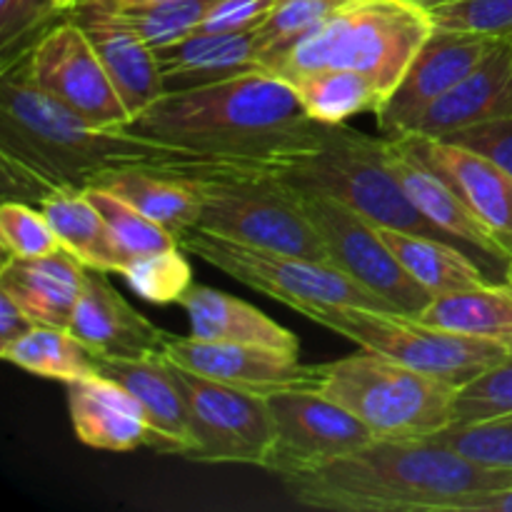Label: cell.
I'll return each mask as SVG.
<instances>
[{
	"mask_svg": "<svg viewBox=\"0 0 512 512\" xmlns=\"http://www.w3.org/2000/svg\"><path fill=\"white\" fill-rule=\"evenodd\" d=\"M0 83V165L5 200L40 205L55 190H85L105 173L140 168L198 183L253 178L245 168L135 135L128 125H93L45 95L23 63L3 70Z\"/></svg>",
	"mask_w": 512,
	"mask_h": 512,
	"instance_id": "cell-1",
	"label": "cell"
},
{
	"mask_svg": "<svg viewBox=\"0 0 512 512\" xmlns=\"http://www.w3.org/2000/svg\"><path fill=\"white\" fill-rule=\"evenodd\" d=\"M325 125L310 118L288 80L255 70L160 95L128 128L155 143L235 163L265 178L273 163L318 145Z\"/></svg>",
	"mask_w": 512,
	"mask_h": 512,
	"instance_id": "cell-2",
	"label": "cell"
},
{
	"mask_svg": "<svg viewBox=\"0 0 512 512\" xmlns=\"http://www.w3.org/2000/svg\"><path fill=\"white\" fill-rule=\"evenodd\" d=\"M295 503L343 512H455L460 500L512 488V473L433 440L373 438L353 453L278 475Z\"/></svg>",
	"mask_w": 512,
	"mask_h": 512,
	"instance_id": "cell-3",
	"label": "cell"
},
{
	"mask_svg": "<svg viewBox=\"0 0 512 512\" xmlns=\"http://www.w3.org/2000/svg\"><path fill=\"white\" fill-rule=\"evenodd\" d=\"M433 28L430 10L415 0H355L268 60L265 70L288 83L328 68L358 70L388 100Z\"/></svg>",
	"mask_w": 512,
	"mask_h": 512,
	"instance_id": "cell-4",
	"label": "cell"
},
{
	"mask_svg": "<svg viewBox=\"0 0 512 512\" xmlns=\"http://www.w3.org/2000/svg\"><path fill=\"white\" fill-rule=\"evenodd\" d=\"M265 178L293 193L338 200L380 228L430 235L458 245L408 198L390 168L388 140L383 135L370 138L345 123L325 125L318 145L273 163Z\"/></svg>",
	"mask_w": 512,
	"mask_h": 512,
	"instance_id": "cell-5",
	"label": "cell"
},
{
	"mask_svg": "<svg viewBox=\"0 0 512 512\" xmlns=\"http://www.w3.org/2000/svg\"><path fill=\"white\" fill-rule=\"evenodd\" d=\"M315 390L363 420L375 438L423 440L453 425L458 388L363 350L318 365Z\"/></svg>",
	"mask_w": 512,
	"mask_h": 512,
	"instance_id": "cell-6",
	"label": "cell"
},
{
	"mask_svg": "<svg viewBox=\"0 0 512 512\" xmlns=\"http://www.w3.org/2000/svg\"><path fill=\"white\" fill-rule=\"evenodd\" d=\"M183 253L195 255L238 283L280 300L300 315H313L325 308H368L398 313L390 303L355 283L350 275L328 260L300 258L275 250L250 248L205 230H188L178 238ZM400 315V313H398Z\"/></svg>",
	"mask_w": 512,
	"mask_h": 512,
	"instance_id": "cell-7",
	"label": "cell"
},
{
	"mask_svg": "<svg viewBox=\"0 0 512 512\" xmlns=\"http://www.w3.org/2000/svg\"><path fill=\"white\" fill-rule=\"evenodd\" d=\"M313 323L353 340L360 350L385 355V358L420 370L445 383L465 385L500 363L512 353V345L498 340L468 338L448 330L430 328L408 315L383 313L368 308H325L308 315Z\"/></svg>",
	"mask_w": 512,
	"mask_h": 512,
	"instance_id": "cell-8",
	"label": "cell"
},
{
	"mask_svg": "<svg viewBox=\"0 0 512 512\" xmlns=\"http://www.w3.org/2000/svg\"><path fill=\"white\" fill-rule=\"evenodd\" d=\"M193 185L200 203L195 230L250 248L328 260V248L293 190L270 178H213Z\"/></svg>",
	"mask_w": 512,
	"mask_h": 512,
	"instance_id": "cell-9",
	"label": "cell"
},
{
	"mask_svg": "<svg viewBox=\"0 0 512 512\" xmlns=\"http://www.w3.org/2000/svg\"><path fill=\"white\" fill-rule=\"evenodd\" d=\"M188 403L190 450L195 463H243L268 468L275 425L265 395L230 388L173 365Z\"/></svg>",
	"mask_w": 512,
	"mask_h": 512,
	"instance_id": "cell-10",
	"label": "cell"
},
{
	"mask_svg": "<svg viewBox=\"0 0 512 512\" xmlns=\"http://www.w3.org/2000/svg\"><path fill=\"white\" fill-rule=\"evenodd\" d=\"M295 195L328 248V263L393 305L400 315L415 318L428 308L433 295L390 253L378 225L325 195Z\"/></svg>",
	"mask_w": 512,
	"mask_h": 512,
	"instance_id": "cell-11",
	"label": "cell"
},
{
	"mask_svg": "<svg viewBox=\"0 0 512 512\" xmlns=\"http://www.w3.org/2000/svg\"><path fill=\"white\" fill-rule=\"evenodd\" d=\"M20 63L30 80L80 115L83 120L103 128H123L130 123V113L120 100L103 60L95 53L85 30L68 15H60Z\"/></svg>",
	"mask_w": 512,
	"mask_h": 512,
	"instance_id": "cell-12",
	"label": "cell"
},
{
	"mask_svg": "<svg viewBox=\"0 0 512 512\" xmlns=\"http://www.w3.org/2000/svg\"><path fill=\"white\" fill-rule=\"evenodd\" d=\"M275 425V448L265 470L275 475L353 453L375 438L363 420L313 388L265 395Z\"/></svg>",
	"mask_w": 512,
	"mask_h": 512,
	"instance_id": "cell-13",
	"label": "cell"
},
{
	"mask_svg": "<svg viewBox=\"0 0 512 512\" xmlns=\"http://www.w3.org/2000/svg\"><path fill=\"white\" fill-rule=\"evenodd\" d=\"M495 45H498V38H488V35L433 28V33L420 45L413 63L405 70L403 80L395 85L383 108L375 113L380 135L400 138V135L413 133L418 120L460 80L468 78L488 58Z\"/></svg>",
	"mask_w": 512,
	"mask_h": 512,
	"instance_id": "cell-14",
	"label": "cell"
},
{
	"mask_svg": "<svg viewBox=\"0 0 512 512\" xmlns=\"http://www.w3.org/2000/svg\"><path fill=\"white\" fill-rule=\"evenodd\" d=\"M163 355L178 368L258 395L290 388L315 390L318 385V365H305L295 353L265 348V345L168 335Z\"/></svg>",
	"mask_w": 512,
	"mask_h": 512,
	"instance_id": "cell-15",
	"label": "cell"
},
{
	"mask_svg": "<svg viewBox=\"0 0 512 512\" xmlns=\"http://www.w3.org/2000/svg\"><path fill=\"white\" fill-rule=\"evenodd\" d=\"M400 143L428 168L443 175L465 208L512 260V173L463 145L428 135H400Z\"/></svg>",
	"mask_w": 512,
	"mask_h": 512,
	"instance_id": "cell-16",
	"label": "cell"
},
{
	"mask_svg": "<svg viewBox=\"0 0 512 512\" xmlns=\"http://www.w3.org/2000/svg\"><path fill=\"white\" fill-rule=\"evenodd\" d=\"M65 15L73 18L90 38L120 100L128 108L130 120L138 118L163 95L155 50L135 33L133 25L120 18L118 10L103 0H80Z\"/></svg>",
	"mask_w": 512,
	"mask_h": 512,
	"instance_id": "cell-17",
	"label": "cell"
},
{
	"mask_svg": "<svg viewBox=\"0 0 512 512\" xmlns=\"http://www.w3.org/2000/svg\"><path fill=\"white\" fill-rule=\"evenodd\" d=\"M75 438L83 445L108 453L138 448L163 450V440L150 425L143 405L120 383L95 373L65 383Z\"/></svg>",
	"mask_w": 512,
	"mask_h": 512,
	"instance_id": "cell-18",
	"label": "cell"
},
{
	"mask_svg": "<svg viewBox=\"0 0 512 512\" xmlns=\"http://www.w3.org/2000/svg\"><path fill=\"white\" fill-rule=\"evenodd\" d=\"M388 140V158L390 168H393L395 178L400 180L403 190L408 193V198L413 200L415 208L430 220L438 230H443L445 235L455 240L463 250H468L470 255L478 258V263L483 265L485 273H503L508 270L510 260L505 258L503 250L495 245V240L490 238L488 230L475 220V215L465 208L463 200L458 198L453 188H450L448 180L443 175L435 173L433 168L423 163L418 155L410 153L400 140L385 138Z\"/></svg>",
	"mask_w": 512,
	"mask_h": 512,
	"instance_id": "cell-19",
	"label": "cell"
},
{
	"mask_svg": "<svg viewBox=\"0 0 512 512\" xmlns=\"http://www.w3.org/2000/svg\"><path fill=\"white\" fill-rule=\"evenodd\" d=\"M88 270L85 288L73 310L68 330L78 335L95 355L108 358H150L163 355L170 333L140 315L105 278Z\"/></svg>",
	"mask_w": 512,
	"mask_h": 512,
	"instance_id": "cell-20",
	"label": "cell"
},
{
	"mask_svg": "<svg viewBox=\"0 0 512 512\" xmlns=\"http://www.w3.org/2000/svg\"><path fill=\"white\" fill-rule=\"evenodd\" d=\"M508 115H512V40L505 38L498 40L468 78L460 80L418 120L413 133L445 138Z\"/></svg>",
	"mask_w": 512,
	"mask_h": 512,
	"instance_id": "cell-21",
	"label": "cell"
},
{
	"mask_svg": "<svg viewBox=\"0 0 512 512\" xmlns=\"http://www.w3.org/2000/svg\"><path fill=\"white\" fill-rule=\"evenodd\" d=\"M165 93L205 88L238 75L265 70L255 50V30L245 33H193L178 43L155 48Z\"/></svg>",
	"mask_w": 512,
	"mask_h": 512,
	"instance_id": "cell-22",
	"label": "cell"
},
{
	"mask_svg": "<svg viewBox=\"0 0 512 512\" xmlns=\"http://www.w3.org/2000/svg\"><path fill=\"white\" fill-rule=\"evenodd\" d=\"M98 373L123 385L148 415L150 425L163 440L165 455L183 458L190 450L188 403L175 378L173 363L165 355L150 358H108L95 355Z\"/></svg>",
	"mask_w": 512,
	"mask_h": 512,
	"instance_id": "cell-23",
	"label": "cell"
},
{
	"mask_svg": "<svg viewBox=\"0 0 512 512\" xmlns=\"http://www.w3.org/2000/svg\"><path fill=\"white\" fill-rule=\"evenodd\" d=\"M88 268L68 250L43 258H5L0 268V290L13 295L20 308L38 325L68 328Z\"/></svg>",
	"mask_w": 512,
	"mask_h": 512,
	"instance_id": "cell-24",
	"label": "cell"
},
{
	"mask_svg": "<svg viewBox=\"0 0 512 512\" xmlns=\"http://www.w3.org/2000/svg\"><path fill=\"white\" fill-rule=\"evenodd\" d=\"M178 305H183L188 313L193 338L265 345V348L285 350V353H300L298 338L290 330L260 313L255 305L233 298L223 290L193 283Z\"/></svg>",
	"mask_w": 512,
	"mask_h": 512,
	"instance_id": "cell-25",
	"label": "cell"
},
{
	"mask_svg": "<svg viewBox=\"0 0 512 512\" xmlns=\"http://www.w3.org/2000/svg\"><path fill=\"white\" fill-rule=\"evenodd\" d=\"M378 233L398 263L408 270L410 278L423 285L433 298L488 283V275L478 258L458 245L430 235L380 228V225Z\"/></svg>",
	"mask_w": 512,
	"mask_h": 512,
	"instance_id": "cell-26",
	"label": "cell"
},
{
	"mask_svg": "<svg viewBox=\"0 0 512 512\" xmlns=\"http://www.w3.org/2000/svg\"><path fill=\"white\" fill-rule=\"evenodd\" d=\"M53 225L63 250L78 263L100 273H123L128 255L120 250L108 223L88 200L85 190H55L38 205Z\"/></svg>",
	"mask_w": 512,
	"mask_h": 512,
	"instance_id": "cell-27",
	"label": "cell"
},
{
	"mask_svg": "<svg viewBox=\"0 0 512 512\" xmlns=\"http://www.w3.org/2000/svg\"><path fill=\"white\" fill-rule=\"evenodd\" d=\"M413 320L455 335L512 345V285L508 280H488L475 288L438 295Z\"/></svg>",
	"mask_w": 512,
	"mask_h": 512,
	"instance_id": "cell-28",
	"label": "cell"
},
{
	"mask_svg": "<svg viewBox=\"0 0 512 512\" xmlns=\"http://www.w3.org/2000/svg\"><path fill=\"white\" fill-rule=\"evenodd\" d=\"M95 185L128 200L133 208H138L140 213L168 228L178 238L198 225V195H195L193 185L183 183V180L163 178V175L140 168H125L105 173Z\"/></svg>",
	"mask_w": 512,
	"mask_h": 512,
	"instance_id": "cell-29",
	"label": "cell"
},
{
	"mask_svg": "<svg viewBox=\"0 0 512 512\" xmlns=\"http://www.w3.org/2000/svg\"><path fill=\"white\" fill-rule=\"evenodd\" d=\"M0 358L38 378L70 383L98 373L95 353L68 328L35 325L30 333L0 348Z\"/></svg>",
	"mask_w": 512,
	"mask_h": 512,
	"instance_id": "cell-30",
	"label": "cell"
},
{
	"mask_svg": "<svg viewBox=\"0 0 512 512\" xmlns=\"http://www.w3.org/2000/svg\"><path fill=\"white\" fill-rule=\"evenodd\" d=\"M290 85L310 118L328 125H340L360 113H378L385 103L378 85L358 70H318Z\"/></svg>",
	"mask_w": 512,
	"mask_h": 512,
	"instance_id": "cell-31",
	"label": "cell"
},
{
	"mask_svg": "<svg viewBox=\"0 0 512 512\" xmlns=\"http://www.w3.org/2000/svg\"><path fill=\"white\" fill-rule=\"evenodd\" d=\"M215 3L218 0H153V3L120 5L115 10L155 50L198 33Z\"/></svg>",
	"mask_w": 512,
	"mask_h": 512,
	"instance_id": "cell-32",
	"label": "cell"
},
{
	"mask_svg": "<svg viewBox=\"0 0 512 512\" xmlns=\"http://www.w3.org/2000/svg\"><path fill=\"white\" fill-rule=\"evenodd\" d=\"M85 195H88L90 203H93L95 208H98V213L105 218L115 243H118L120 250L128 255V260L135 258V255L180 248L178 235L170 233L168 228L158 225L155 220H150L148 215L140 213L138 208H133V205H130L128 200L120 198V195L110 193V190L100 188V185L85 188Z\"/></svg>",
	"mask_w": 512,
	"mask_h": 512,
	"instance_id": "cell-33",
	"label": "cell"
},
{
	"mask_svg": "<svg viewBox=\"0 0 512 512\" xmlns=\"http://www.w3.org/2000/svg\"><path fill=\"white\" fill-rule=\"evenodd\" d=\"M340 0H275L268 18L255 28V50H258L260 65L288 48H293L300 38L318 28L340 8Z\"/></svg>",
	"mask_w": 512,
	"mask_h": 512,
	"instance_id": "cell-34",
	"label": "cell"
},
{
	"mask_svg": "<svg viewBox=\"0 0 512 512\" xmlns=\"http://www.w3.org/2000/svg\"><path fill=\"white\" fill-rule=\"evenodd\" d=\"M130 288L148 303H180L185 290L193 285V268L180 248L135 255L123 268Z\"/></svg>",
	"mask_w": 512,
	"mask_h": 512,
	"instance_id": "cell-35",
	"label": "cell"
},
{
	"mask_svg": "<svg viewBox=\"0 0 512 512\" xmlns=\"http://www.w3.org/2000/svg\"><path fill=\"white\" fill-rule=\"evenodd\" d=\"M428 440L455 450L478 465L512 473V415L483 420V423L450 425Z\"/></svg>",
	"mask_w": 512,
	"mask_h": 512,
	"instance_id": "cell-36",
	"label": "cell"
},
{
	"mask_svg": "<svg viewBox=\"0 0 512 512\" xmlns=\"http://www.w3.org/2000/svg\"><path fill=\"white\" fill-rule=\"evenodd\" d=\"M512 415V353L455 390L453 425Z\"/></svg>",
	"mask_w": 512,
	"mask_h": 512,
	"instance_id": "cell-37",
	"label": "cell"
},
{
	"mask_svg": "<svg viewBox=\"0 0 512 512\" xmlns=\"http://www.w3.org/2000/svg\"><path fill=\"white\" fill-rule=\"evenodd\" d=\"M58 15L53 0H0V73L23 60Z\"/></svg>",
	"mask_w": 512,
	"mask_h": 512,
	"instance_id": "cell-38",
	"label": "cell"
},
{
	"mask_svg": "<svg viewBox=\"0 0 512 512\" xmlns=\"http://www.w3.org/2000/svg\"><path fill=\"white\" fill-rule=\"evenodd\" d=\"M0 243L5 258H43L63 250L43 210L20 200H5L0 208Z\"/></svg>",
	"mask_w": 512,
	"mask_h": 512,
	"instance_id": "cell-39",
	"label": "cell"
},
{
	"mask_svg": "<svg viewBox=\"0 0 512 512\" xmlns=\"http://www.w3.org/2000/svg\"><path fill=\"white\" fill-rule=\"evenodd\" d=\"M428 10L435 28L512 40V0H438Z\"/></svg>",
	"mask_w": 512,
	"mask_h": 512,
	"instance_id": "cell-40",
	"label": "cell"
},
{
	"mask_svg": "<svg viewBox=\"0 0 512 512\" xmlns=\"http://www.w3.org/2000/svg\"><path fill=\"white\" fill-rule=\"evenodd\" d=\"M440 140L475 150V153L485 155V158H490L500 168L512 173V115L458 130V133H450Z\"/></svg>",
	"mask_w": 512,
	"mask_h": 512,
	"instance_id": "cell-41",
	"label": "cell"
},
{
	"mask_svg": "<svg viewBox=\"0 0 512 512\" xmlns=\"http://www.w3.org/2000/svg\"><path fill=\"white\" fill-rule=\"evenodd\" d=\"M275 0H218L200 33H245L255 30L273 10Z\"/></svg>",
	"mask_w": 512,
	"mask_h": 512,
	"instance_id": "cell-42",
	"label": "cell"
},
{
	"mask_svg": "<svg viewBox=\"0 0 512 512\" xmlns=\"http://www.w3.org/2000/svg\"><path fill=\"white\" fill-rule=\"evenodd\" d=\"M35 325L38 323L20 308L18 300L5 293V290H0V348H8L10 343L30 333Z\"/></svg>",
	"mask_w": 512,
	"mask_h": 512,
	"instance_id": "cell-43",
	"label": "cell"
},
{
	"mask_svg": "<svg viewBox=\"0 0 512 512\" xmlns=\"http://www.w3.org/2000/svg\"><path fill=\"white\" fill-rule=\"evenodd\" d=\"M455 512H512V488L470 495L455 505Z\"/></svg>",
	"mask_w": 512,
	"mask_h": 512,
	"instance_id": "cell-44",
	"label": "cell"
},
{
	"mask_svg": "<svg viewBox=\"0 0 512 512\" xmlns=\"http://www.w3.org/2000/svg\"><path fill=\"white\" fill-rule=\"evenodd\" d=\"M53 3H55V8L65 15V13H70V10H73L80 0H53Z\"/></svg>",
	"mask_w": 512,
	"mask_h": 512,
	"instance_id": "cell-45",
	"label": "cell"
},
{
	"mask_svg": "<svg viewBox=\"0 0 512 512\" xmlns=\"http://www.w3.org/2000/svg\"><path fill=\"white\" fill-rule=\"evenodd\" d=\"M103 3L113 5V8H120V5H138V3H153V0H103Z\"/></svg>",
	"mask_w": 512,
	"mask_h": 512,
	"instance_id": "cell-46",
	"label": "cell"
},
{
	"mask_svg": "<svg viewBox=\"0 0 512 512\" xmlns=\"http://www.w3.org/2000/svg\"><path fill=\"white\" fill-rule=\"evenodd\" d=\"M505 280H508V283L512 285V260H510V265H508V270H505Z\"/></svg>",
	"mask_w": 512,
	"mask_h": 512,
	"instance_id": "cell-47",
	"label": "cell"
},
{
	"mask_svg": "<svg viewBox=\"0 0 512 512\" xmlns=\"http://www.w3.org/2000/svg\"><path fill=\"white\" fill-rule=\"evenodd\" d=\"M415 3H420V5H425V8H430V5L438 3V0H415Z\"/></svg>",
	"mask_w": 512,
	"mask_h": 512,
	"instance_id": "cell-48",
	"label": "cell"
},
{
	"mask_svg": "<svg viewBox=\"0 0 512 512\" xmlns=\"http://www.w3.org/2000/svg\"><path fill=\"white\" fill-rule=\"evenodd\" d=\"M340 3H355V0H340Z\"/></svg>",
	"mask_w": 512,
	"mask_h": 512,
	"instance_id": "cell-49",
	"label": "cell"
}]
</instances>
